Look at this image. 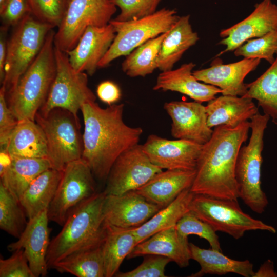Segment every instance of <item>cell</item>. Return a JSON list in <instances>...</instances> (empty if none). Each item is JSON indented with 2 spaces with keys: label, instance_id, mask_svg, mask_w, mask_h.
<instances>
[{
  "label": "cell",
  "instance_id": "cell-11",
  "mask_svg": "<svg viewBox=\"0 0 277 277\" xmlns=\"http://www.w3.org/2000/svg\"><path fill=\"white\" fill-rule=\"evenodd\" d=\"M116 11L111 0H70L55 33L54 46L65 53L69 51L87 27L106 26Z\"/></svg>",
  "mask_w": 277,
  "mask_h": 277
},
{
  "label": "cell",
  "instance_id": "cell-41",
  "mask_svg": "<svg viewBox=\"0 0 277 277\" xmlns=\"http://www.w3.org/2000/svg\"><path fill=\"white\" fill-rule=\"evenodd\" d=\"M13 252L10 257L0 259V277H35L24 250Z\"/></svg>",
  "mask_w": 277,
  "mask_h": 277
},
{
  "label": "cell",
  "instance_id": "cell-44",
  "mask_svg": "<svg viewBox=\"0 0 277 277\" xmlns=\"http://www.w3.org/2000/svg\"><path fill=\"white\" fill-rule=\"evenodd\" d=\"M96 93L100 100L110 105L118 101L121 97L119 87L110 81L101 82L97 87Z\"/></svg>",
  "mask_w": 277,
  "mask_h": 277
},
{
  "label": "cell",
  "instance_id": "cell-47",
  "mask_svg": "<svg viewBox=\"0 0 277 277\" xmlns=\"http://www.w3.org/2000/svg\"><path fill=\"white\" fill-rule=\"evenodd\" d=\"M11 161L12 157L7 151H0V174L7 168Z\"/></svg>",
  "mask_w": 277,
  "mask_h": 277
},
{
  "label": "cell",
  "instance_id": "cell-5",
  "mask_svg": "<svg viewBox=\"0 0 277 277\" xmlns=\"http://www.w3.org/2000/svg\"><path fill=\"white\" fill-rule=\"evenodd\" d=\"M269 120L268 115L259 112L250 119L249 141L241 147L235 166L239 198L258 214L263 213L268 204L261 187V176L264 135Z\"/></svg>",
  "mask_w": 277,
  "mask_h": 277
},
{
  "label": "cell",
  "instance_id": "cell-45",
  "mask_svg": "<svg viewBox=\"0 0 277 277\" xmlns=\"http://www.w3.org/2000/svg\"><path fill=\"white\" fill-rule=\"evenodd\" d=\"M8 29V28L3 26H2L0 29V81L1 84L3 83L5 77Z\"/></svg>",
  "mask_w": 277,
  "mask_h": 277
},
{
  "label": "cell",
  "instance_id": "cell-28",
  "mask_svg": "<svg viewBox=\"0 0 277 277\" xmlns=\"http://www.w3.org/2000/svg\"><path fill=\"white\" fill-rule=\"evenodd\" d=\"M62 171L53 168L44 171L24 191L19 201L28 220L48 209L57 190Z\"/></svg>",
  "mask_w": 277,
  "mask_h": 277
},
{
  "label": "cell",
  "instance_id": "cell-7",
  "mask_svg": "<svg viewBox=\"0 0 277 277\" xmlns=\"http://www.w3.org/2000/svg\"><path fill=\"white\" fill-rule=\"evenodd\" d=\"M14 27L8 38L5 77L2 86L6 93L16 84L34 61L53 28L27 15Z\"/></svg>",
  "mask_w": 277,
  "mask_h": 277
},
{
  "label": "cell",
  "instance_id": "cell-42",
  "mask_svg": "<svg viewBox=\"0 0 277 277\" xmlns=\"http://www.w3.org/2000/svg\"><path fill=\"white\" fill-rule=\"evenodd\" d=\"M18 123L8 107L6 91L2 86L0 89V150L6 151L10 138Z\"/></svg>",
  "mask_w": 277,
  "mask_h": 277
},
{
  "label": "cell",
  "instance_id": "cell-17",
  "mask_svg": "<svg viewBox=\"0 0 277 277\" xmlns=\"http://www.w3.org/2000/svg\"><path fill=\"white\" fill-rule=\"evenodd\" d=\"M164 108L172 120L171 133L176 139L187 140L204 145L213 130L207 124L205 106L198 102L171 101Z\"/></svg>",
  "mask_w": 277,
  "mask_h": 277
},
{
  "label": "cell",
  "instance_id": "cell-23",
  "mask_svg": "<svg viewBox=\"0 0 277 277\" xmlns=\"http://www.w3.org/2000/svg\"><path fill=\"white\" fill-rule=\"evenodd\" d=\"M195 66V64L190 62L176 69L162 71L157 77L153 90L177 92L200 103L209 102L222 93L219 88L199 82L192 71Z\"/></svg>",
  "mask_w": 277,
  "mask_h": 277
},
{
  "label": "cell",
  "instance_id": "cell-2",
  "mask_svg": "<svg viewBox=\"0 0 277 277\" xmlns=\"http://www.w3.org/2000/svg\"><path fill=\"white\" fill-rule=\"evenodd\" d=\"M250 122L236 127L214 128L210 139L203 145L191 191L216 198L238 201L239 191L235 166L239 150L246 142Z\"/></svg>",
  "mask_w": 277,
  "mask_h": 277
},
{
  "label": "cell",
  "instance_id": "cell-39",
  "mask_svg": "<svg viewBox=\"0 0 277 277\" xmlns=\"http://www.w3.org/2000/svg\"><path fill=\"white\" fill-rule=\"evenodd\" d=\"M161 0H111L120 12L114 20L125 22L138 19L156 11Z\"/></svg>",
  "mask_w": 277,
  "mask_h": 277
},
{
  "label": "cell",
  "instance_id": "cell-27",
  "mask_svg": "<svg viewBox=\"0 0 277 277\" xmlns=\"http://www.w3.org/2000/svg\"><path fill=\"white\" fill-rule=\"evenodd\" d=\"M6 151L12 158L47 159V142L43 129L35 121H18Z\"/></svg>",
  "mask_w": 277,
  "mask_h": 277
},
{
  "label": "cell",
  "instance_id": "cell-1",
  "mask_svg": "<svg viewBox=\"0 0 277 277\" xmlns=\"http://www.w3.org/2000/svg\"><path fill=\"white\" fill-rule=\"evenodd\" d=\"M124 105L101 107L95 101L81 107L84 129L82 159L94 176L106 180L112 166L124 151L138 144L143 129L132 127L123 120Z\"/></svg>",
  "mask_w": 277,
  "mask_h": 277
},
{
  "label": "cell",
  "instance_id": "cell-40",
  "mask_svg": "<svg viewBox=\"0 0 277 277\" xmlns=\"http://www.w3.org/2000/svg\"><path fill=\"white\" fill-rule=\"evenodd\" d=\"M143 262L134 269L115 274L117 277H165V269L171 260L157 255H147Z\"/></svg>",
  "mask_w": 277,
  "mask_h": 277
},
{
  "label": "cell",
  "instance_id": "cell-21",
  "mask_svg": "<svg viewBox=\"0 0 277 277\" xmlns=\"http://www.w3.org/2000/svg\"><path fill=\"white\" fill-rule=\"evenodd\" d=\"M195 175L196 169L162 170L135 191L162 209L172 202L183 191L190 188Z\"/></svg>",
  "mask_w": 277,
  "mask_h": 277
},
{
  "label": "cell",
  "instance_id": "cell-31",
  "mask_svg": "<svg viewBox=\"0 0 277 277\" xmlns=\"http://www.w3.org/2000/svg\"><path fill=\"white\" fill-rule=\"evenodd\" d=\"M49 168L50 163L46 158L13 157L0 174V183L19 200L32 182Z\"/></svg>",
  "mask_w": 277,
  "mask_h": 277
},
{
  "label": "cell",
  "instance_id": "cell-29",
  "mask_svg": "<svg viewBox=\"0 0 277 277\" xmlns=\"http://www.w3.org/2000/svg\"><path fill=\"white\" fill-rule=\"evenodd\" d=\"M194 194L190 188L185 190L169 205L161 209L142 225L133 228L136 244L161 230L175 226L190 211V203Z\"/></svg>",
  "mask_w": 277,
  "mask_h": 277
},
{
  "label": "cell",
  "instance_id": "cell-14",
  "mask_svg": "<svg viewBox=\"0 0 277 277\" xmlns=\"http://www.w3.org/2000/svg\"><path fill=\"white\" fill-rule=\"evenodd\" d=\"M203 145L183 139L170 140L150 135L142 145L144 152L151 162L165 169H196Z\"/></svg>",
  "mask_w": 277,
  "mask_h": 277
},
{
  "label": "cell",
  "instance_id": "cell-33",
  "mask_svg": "<svg viewBox=\"0 0 277 277\" xmlns=\"http://www.w3.org/2000/svg\"><path fill=\"white\" fill-rule=\"evenodd\" d=\"M243 97L254 99L264 114L277 125V54L274 62L254 81L247 84Z\"/></svg>",
  "mask_w": 277,
  "mask_h": 277
},
{
  "label": "cell",
  "instance_id": "cell-36",
  "mask_svg": "<svg viewBox=\"0 0 277 277\" xmlns=\"http://www.w3.org/2000/svg\"><path fill=\"white\" fill-rule=\"evenodd\" d=\"M236 56L264 59L272 64L277 54V31L256 38L248 39L234 52Z\"/></svg>",
  "mask_w": 277,
  "mask_h": 277
},
{
  "label": "cell",
  "instance_id": "cell-18",
  "mask_svg": "<svg viewBox=\"0 0 277 277\" xmlns=\"http://www.w3.org/2000/svg\"><path fill=\"white\" fill-rule=\"evenodd\" d=\"M47 210L29 220L18 240L7 246V249L11 252L24 250L35 277L46 276L49 269L46 257L50 243L51 229L48 226Z\"/></svg>",
  "mask_w": 277,
  "mask_h": 277
},
{
  "label": "cell",
  "instance_id": "cell-12",
  "mask_svg": "<svg viewBox=\"0 0 277 277\" xmlns=\"http://www.w3.org/2000/svg\"><path fill=\"white\" fill-rule=\"evenodd\" d=\"M96 193L94 175L86 162L81 158L69 163L48 209L49 221L62 226L75 207Z\"/></svg>",
  "mask_w": 277,
  "mask_h": 277
},
{
  "label": "cell",
  "instance_id": "cell-48",
  "mask_svg": "<svg viewBox=\"0 0 277 277\" xmlns=\"http://www.w3.org/2000/svg\"><path fill=\"white\" fill-rule=\"evenodd\" d=\"M7 0H0V7H1L6 2Z\"/></svg>",
  "mask_w": 277,
  "mask_h": 277
},
{
  "label": "cell",
  "instance_id": "cell-8",
  "mask_svg": "<svg viewBox=\"0 0 277 277\" xmlns=\"http://www.w3.org/2000/svg\"><path fill=\"white\" fill-rule=\"evenodd\" d=\"M180 16L174 9L162 8L144 17L125 22L111 20L115 38L106 54L98 63V68L108 66L113 60L127 56L147 41L166 33Z\"/></svg>",
  "mask_w": 277,
  "mask_h": 277
},
{
  "label": "cell",
  "instance_id": "cell-46",
  "mask_svg": "<svg viewBox=\"0 0 277 277\" xmlns=\"http://www.w3.org/2000/svg\"><path fill=\"white\" fill-rule=\"evenodd\" d=\"M277 276L274 271L273 263L270 260L264 263L256 272H254L253 277Z\"/></svg>",
  "mask_w": 277,
  "mask_h": 277
},
{
  "label": "cell",
  "instance_id": "cell-30",
  "mask_svg": "<svg viewBox=\"0 0 277 277\" xmlns=\"http://www.w3.org/2000/svg\"><path fill=\"white\" fill-rule=\"evenodd\" d=\"M105 225L106 235L102 245L105 277H112L137 244L133 228H121L106 223Z\"/></svg>",
  "mask_w": 277,
  "mask_h": 277
},
{
  "label": "cell",
  "instance_id": "cell-19",
  "mask_svg": "<svg viewBox=\"0 0 277 277\" xmlns=\"http://www.w3.org/2000/svg\"><path fill=\"white\" fill-rule=\"evenodd\" d=\"M115 36V32L110 23L103 27H87L76 45L66 53L72 67L77 71L93 75Z\"/></svg>",
  "mask_w": 277,
  "mask_h": 277
},
{
  "label": "cell",
  "instance_id": "cell-22",
  "mask_svg": "<svg viewBox=\"0 0 277 277\" xmlns=\"http://www.w3.org/2000/svg\"><path fill=\"white\" fill-rule=\"evenodd\" d=\"M147 255L168 258L181 268L187 267L191 259L188 240L179 235L175 226L161 230L138 243L127 259Z\"/></svg>",
  "mask_w": 277,
  "mask_h": 277
},
{
  "label": "cell",
  "instance_id": "cell-10",
  "mask_svg": "<svg viewBox=\"0 0 277 277\" xmlns=\"http://www.w3.org/2000/svg\"><path fill=\"white\" fill-rule=\"evenodd\" d=\"M56 74L48 97L38 111L47 115L55 108L66 110L77 119L85 103L95 101L96 96L88 86V74L77 71L67 54L54 46Z\"/></svg>",
  "mask_w": 277,
  "mask_h": 277
},
{
  "label": "cell",
  "instance_id": "cell-37",
  "mask_svg": "<svg viewBox=\"0 0 277 277\" xmlns=\"http://www.w3.org/2000/svg\"><path fill=\"white\" fill-rule=\"evenodd\" d=\"M175 228L183 238L188 239L190 235H197L205 239L212 249L222 252L216 231L191 211L188 212L179 221Z\"/></svg>",
  "mask_w": 277,
  "mask_h": 277
},
{
  "label": "cell",
  "instance_id": "cell-43",
  "mask_svg": "<svg viewBox=\"0 0 277 277\" xmlns=\"http://www.w3.org/2000/svg\"><path fill=\"white\" fill-rule=\"evenodd\" d=\"M31 14L27 0H7L0 7L2 26H15L27 15Z\"/></svg>",
  "mask_w": 277,
  "mask_h": 277
},
{
  "label": "cell",
  "instance_id": "cell-26",
  "mask_svg": "<svg viewBox=\"0 0 277 277\" xmlns=\"http://www.w3.org/2000/svg\"><path fill=\"white\" fill-rule=\"evenodd\" d=\"M191 259L200 264L201 269L191 274L192 277H201L206 274L225 275L229 273L244 277H253L254 271L249 260H236L225 255L222 251L204 249L189 243Z\"/></svg>",
  "mask_w": 277,
  "mask_h": 277
},
{
  "label": "cell",
  "instance_id": "cell-38",
  "mask_svg": "<svg viewBox=\"0 0 277 277\" xmlns=\"http://www.w3.org/2000/svg\"><path fill=\"white\" fill-rule=\"evenodd\" d=\"M31 14L53 28L58 27L66 12L70 0H27Z\"/></svg>",
  "mask_w": 277,
  "mask_h": 277
},
{
  "label": "cell",
  "instance_id": "cell-15",
  "mask_svg": "<svg viewBox=\"0 0 277 277\" xmlns=\"http://www.w3.org/2000/svg\"><path fill=\"white\" fill-rule=\"evenodd\" d=\"M277 31V5L271 0H263L256 4L253 11L233 26L222 30L219 42L226 46L217 56L235 50L247 40L260 37Z\"/></svg>",
  "mask_w": 277,
  "mask_h": 277
},
{
  "label": "cell",
  "instance_id": "cell-3",
  "mask_svg": "<svg viewBox=\"0 0 277 277\" xmlns=\"http://www.w3.org/2000/svg\"><path fill=\"white\" fill-rule=\"evenodd\" d=\"M106 194L96 192L69 214L61 231L50 241L47 254L49 269L74 251L101 245L106 235L103 212Z\"/></svg>",
  "mask_w": 277,
  "mask_h": 277
},
{
  "label": "cell",
  "instance_id": "cell-20",
  "mask_svg": "<svg viewBox=\"0 0 277 277\" xmlns=\"http://www.w3.org/2000/svg\"><path fill=\"white\" fill-rule=\"evenodd\" d=\"M261 62L259 58H246L223 64L215 60L209 68L193 72L194 77L204 83L219 88L222 95L243 96L247 91L245 77L254 70Z\"/></svg>",
  "mask_w": 277,
  "mask_h": 277
},
{
  "label": "cell",
  "instance_id": "cell-4",
  "mask_svg": "<svg viewBox=\"0 0 277 277\" xmlns=\"http://www.w3.org/2000/svg\"><path fill=\"white\" fill-rule=\"evenodd\" d=\"M55 33L53 29L49 32L34 61L6 93L8 107L18 121H35L48 97L56 74Z\"/></svg>",
  "mask_w": 277,
  "mask_h": 277
},
{
  "label": "cell",
  "instance_id": "cell-35",
  "mask_svg": "<svg viewBox=\"0 0 277 277\" xmlns=\"http://www.w3.org/2000/svg\"><path fill=\"white\" fill-rule=\"evenodd\" d=\"M19 200L0 183V228L19 238L28 221Z\"/></svg>",
  "mask_w": 277,
  "mask_h": 277
},
{
  "label": "cell",
  "instance_id": "cell-9",
  "mask_svg": "<svg viewBox=\"0 0 277 277\" xmlns=\"http://www.w3.org/2000/svg\"><path fill=\"white\" fill-rule=\"evenodd\" d=\"M190 211L210 225L216 232L228 234L238 240L252 230H265L275 233L276 229L245 213L238 201L194 194Z\"/></svg>",
  "mask_w": 277,
  "mask_h": 277
},
{
  "label": "cell",
  "instance_id": "cell-13",
  "mask_svg": "<svg viewBox=\"0 0 277 277\" xmlns=\"http://www.w3.org/2000/svg\"><path fill=\"white\" fill-rule=\"evenodd\" d=\"M162 170L151 162L142 145L138 144L116 159L108 175L104 191L106 195H117L135 190Z\"/></svg>",
  "mask_w": 277,
  "mask_h": 277
},
{
  "label": "cell",
  "instance_id": "cell-6",
  "mask_svg": "<svg viewBox=\"0 0 277 277\" xmlns=\"http://www.w3.org/2000/svg\"><path fill=\"white\" fill-rule=\"evenodd\" d=\"M35 121L44 132L47 159L52 168L62 171L69 163L82 158L83 135L79 120L71 113L61 108L54 109L46 115L37 112Z\"/></svg>",
  "mask_w": 277,
  "mask_h": 277
},
{
  "label": "cell",
  "instance_id": "cell-34",
  "mask_svg": "<svg viewBox=\"0 0 277 277\" xmlns=\"http://www.w3.org/2000/svg\"><path fill=\"white\" fill-rule=\"evenodd\" d=\"M168 32L150 39L126 56L122 70L131 77H144L157 67V59L161 44Z\"/></svg>",
  "mask_w": 277,
  "mask_h": 277
},
{
  "label": "cell",
  "instance_id": "cell-25",
  "mask_svg": "<svg viewBox=\"0 0 277 277\" xmlns=\"http://www.w3.org/2000/svg\"><path fill=\"white\" fill-rule=\"evenodd\" d=\"M199 39L190 23V15L180 16L168 31L161 44L157 59V69L172 70L184 52Z\"/></svg>",
  "mask_w": 277,
  "mask_h": 277
},
{
  "label": "cell",
  "instance_id": "cell-32",
  "mask_svg": "<svg viewBox=\"0 0 277 277\" xmlns=\"http://www.w3.org/2000/svg\"><path fill=\"white\" fill-rule=\"evenodd\" d=\"M102 245L80 248L57 262L52 268L77 277H105Z\"/></svg>",
  "mask_w": 277,
  "mask_h": 277
},
{
  "label": "cell",
  "instance_id": "cell-16",
  "mask_svg": "<svg viewBox=\"0 0 277 277\" xmlns=\"http://www.w3.org/2000/svg\"><path fill=\"white\" fill-rule=\"evenodd\" d=\"M161 209L133 190L121 195H106L103 212L106 224L132 229L142 225Z\"/></svg>",
  "mask_w": 277,
  "mask_h": 277
},
{
  "label": "cell",
  "instance_id": "cell-24",
  "mask_svg": "<svg viewBox=\"0 0 277 277\" xmlns=\"http://www.w3.org/2000/svg\"><path fill=\"white\" fill-rule=\"evenodd\" d=\"M205 109L207 124L211 128L220 125L236 127L259 112L252 99L228 95L209 101Z\"/></svg>",
  "mask_w": 277,
  "mask_h": 277
}]
</instances>
